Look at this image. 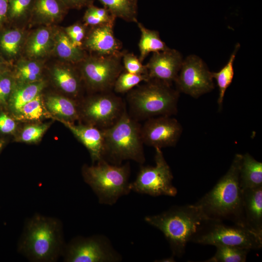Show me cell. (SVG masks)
<instances>
[{
    "label": "cell",
    "instance_id": "obj_42",
    "mask_svg": "<svg viewBox=\"0 0 262 262\" xmlns=\"http://www.w3.org/2000/svg\"><path fill=\"white\" fill-rule=\"evenodd\" d=\"M10 70L9 68V63H5L0 62V74Z\"/></svg>",
    "mask_w": 262,
    "mask_h": 262
},
{
    "label": "cell",
    "instance_id": "obj_2",
    "mask_svg": "<svg viewBox=\"0 0 262 262\" xmlns=\"http://www.w3.org/2000/svg\"><path fill=\"white\" fill-rule=\"evenodd\" d=\"M65 246L60 220L35 214L25 222L17 250L30 261L54 262L62 257Z\"/></svg>",
    "mask_w": 262,
    "mask_h": 262
},
{
    "label": "cell",
    "instance_id": "obj_12",
    "mask_svg": "<svg viewBox=\"0 0 262 262\" xmlns=\"http://www.w3.org/2000/svg\"><path fill=\"white\" fill-rule=\"evenodd\" d=\"M177 90L198 98L214 88L212 72L198 56L191 55L183 60L174 82Z\"/></svg>",
    "mask_w": 262,
    "mask_h": 262
},
{
    "label": "cell",
    "instance_id": "obj_3",
    "mask_svg": "<svg viewBox=\"0 0 262 262\" xmlns=\"http://www.w3.org/2000/svg\"><path fill=\"white\" fill-rule=\"evenodd\" d=\"M144 220L163 232L172 255L177 257L183 256L187 243L210 221L195 204L173 206L161 213L146 216Z\"/></svg>",
    "mask_w": 262,
    "mask_h": 262
},
{
    "label": "cell",
    "instance_id": "obj_17",
    "mask_svg": "<svg viewBox=\"0 0 262 262\" xmlns=\"http://www.w3.org/2000/svg\"><path fill=\"white\" fill-rule=\"evenodd\" d=\"M245 225L262 234V187L242 190Z\"/></svg>",
    "mask_w": 262,
    "mask_h": 262
},
{
    "label": "cell",
    "instance_id": "obj_22",
    "mask_svg": "<svg viewBox=\"0 0 262 262\" xmlns=\"http://www.w3.org/2000/svg\"><path fill=\"white\" fill-rule=\"evenodd\" d=\"M53 49L59 58L70 63H79L86 57L83 49L74 46L64 30L55 33Z\"/></svg>",
    "mask_w": 262,
    "mask_h": 262
},
{
    "label": "cell",
    "instance_id": "obj_37",
    "mask_svg": "<svg viewBox=\"0 0 262 262\" xmlns=\"http://www.w3.org/2000/svg\"><path fill=\"white\" fill-rule=\"evenodd\" d=\"M64 30L74 46L82 48L86 36V28L84 25L76 23L66 27Z\"/></svg>",
    "mask_w": 262,
    "mask_h": 262
},
{
    "label": "cell",
    "instance_id": "obj_5",
    "mask_svg": "<svg viewBox=\"0 0 262 262\" xmlns=\"http://www.w3.org/2000/svg\"><path fill=\"white\" fill-rule=\"evenodd\" d=\"M141 127L126 109L115 124L102 130L104 139L103 158L116 165L129 160L143 164L145 157Z\"/></svg>",
    "mask_w": 262,
    "mask_h": 262
},
{
    "label": "cell",
    "instance_id": "obj_41",
    "mask_svg": "<svg viewBox=\"0 0 262 262\" xmlns=\"http://www.w3.org/2000/svg\"><path fill=\"white\" fill-rule=\"evenodd\" d=\"M9 0H0V28L8 20Z\"/></svg>",
    "mask_w": 262,
    "mask_h": 262
},
{
    "label": "cell",
    "instance_id": "obj_43",
    "mask_svg": "<svg viewBox=\"0 0 262 262\" xmlns=\"http://www.w3.org/2000/svg\"><path fill=\"white\" fill-rule=\"evenodd\" d=\"M156 262H175L174 256L172 255L170 257L165 258L162 260L157 261Z\"/></svg>",
    "mask_w": 262,
    "mask_h": 262
},
{
    "label": "cell",
    "instance_id": "obj_44",
    "mask_svg": "<svg viewBox=\"0 0 262 262\" xmlns=\"http://www.w3.org/2000/svg\"><path fill=\"white\" fill-rule=\"evenodd\" d=\"M6 144V140L4 138H0V153Z\"/></svg>",
    "mask_w": 262,
    "mask_h": 262
},
{
    "label": "cell",
    "instance_id": "obj_6",
    "mask_svg": "<svg viewBox=\"0 0 262 262\" xmlns=\"http://www.w3.org/2000/svg\"><path fill=\"white\" fill-rule=\"evenodd\" d=\"M129 163L123 165L109 163L101 159L95 165L82 169L84 181L90 187L101 204L112 206L131 191Z\"/></svg>",
    "mask_w": 262,
    "mask_h": 262
},
{
    "label": "cell",
    "instance_id": "obj_24",
    "mask_svg": "<svg viewBox=\"0 0 262 262\" xmlns=\"http://www.w3.org/2000/svg\"><path fill=\"white\" fill-rule=\"evenodd\" d=\"M136 23L141 32L138 43L139 59L141 62H143L150 52L163 51L169 48L161 40L157 31L147 29L138 21Z\"/></svg>",
    "mask_w": 262,
    "mask_h": 262
},
{
    "label": "cell",
    "instance_id": "obj_38",
    "mask_svg": "<svg viewBox=\"0 0 262 262\" xmlns=\"http://www.w3.org/2000/svg\"><path fill=\"white\" fill-rule=\"evenodd\" d=\"M5 108H0V133L3 135L14 134L16 129L15 118Z\"/></svg>",
    "mask_w": 262,
    "mask_h": 262
},
{
    "label": "cell",
    "instance_id": "obj_34",
    "mask_svg": "<svg viewBox=\"0 0 262 262\" xmlns=\"http://www.w3.org/2000/svg\"><path fill=\"white\" fill-rule=\"evenodd\" d=\"M14 74L8 70L0 74V107L5 108L16 85Z\"/></svg>",
    "mask_w": 262,
    "mask_h": 262
},
{
    "label": "cell",
    "instance_id": "obj_40",
    "mask_svg": "<svg viewBox=\"0 0 262 262\" xmlns=\"http://www.w3.org/2000/svg\"><path fill=\"white\" fill-rule=\"evenodd\" d=\"M69 9H80L93 4L94 0H61Z\"/></svg>",
    "mask_w": 262,
    "mask_h": 262
},
{
    "label": "cell",
    "instance_id": "obj_23",
    "mask_svg": "<svg viewBox=\"0 0 262 262\" xmlns=\"http://www.w3.org/2000/svg\"><path fill=\"white\" fill-rule=\"evenodd\" d=\"M45 107L53 115L61 119L71 122L79 117L77 105L71 99L58 95L48 96Z\"/></svg>",
    "mask_w": 262,
    "mask_h": 262
},
{
    "label": "cell",
    "instance_id": "obj_26",
    "mask_svg": "<svg viewBox=\"0 0 262 262\" xmlns=\"http://www.w3.org/2000/svg\"><path fill=\"white\" fill-rule=\"evenodd\" d=\"M109 10L113 16L127 22L138 21L137 0H98Z\"/></svg>",
    "mask_w": 262,
    "mask_h": 262
},
{
    "label": "cell",
    "instance_id": "obj_9",
    "mask_svg": "<svg viewBox=\"0 0 262 262\" xmlns=\"http://www.w3.org/2000/svg\"><path fill=\"white\" fill-rule=\"evenodd\" d=\"M155 166H141L130 189L137 193L153 196H174L177 189L172 184L173 174L161 148H156Z\"/></svg>",
    "mask_w": 262,
    "mask_h": 262
},
{
    "label": "cell",
    "instance_id": "obj_14",
    "mask_svg": "<svg viewBox=\"0 0 262 262\" xmlns=\"http://www.w3.org/2000/svg\"><path fill=\"white\" fill-rule=\"evenodd\" d=\"M183 59L180 52L168 49L153 53L146 65L149 80H156L171 85L180 69Z\"/></svg>",
    "mask_w": 262,
    "mask_h": 262
},
{
    "label": "cell",
    "instance_id": "obj_35",
    "mask_svg": "<svg viewBox=\"0 0 262 262\" xmlns=\"http://www.w3.org/2000/svg\"><path fill=\"white\" fill-rule=\"evenodd\" d=\"M49 127L48 124L29 125L25 127L19 135V139L26 143L39 140Z\"/></svg>",
    "mask_w": 262,
    "mask_h": 262
},
{
    "label": "cell",
    "instance_id": "obj_16",
    "mask_svg": "<svg viewBox=\"0 0 262 262\" xmlns=\"http://www.w3.org/2000/svg\"><path fill=\"white\" fill-rule=\"evenodd\" d=\"M60 121L86 147L94 162L103 159L104 139L102 130L89 124L76 125L69 121Z\"/></svg>",
    "mask_w": 262,
    "mask_h": 262
},
{
    "label": "cell",
    "instance_id": "obj_36",
    "mask_svg": "<svg viewBox=\"0 0 262 262\" xmlns=\"http://www.w3.org/2000/svg\"><path fill=\"white\" fill-rule=\"evenodd\" d=\"M122 61L125 71L135 74L148 75L146 65H143L139 58L133 53L123 52Z\"/></svg>",
    "mask_w": 262,
    "mask_h": 262
},
{
    "label": "cell",
    "instance_id": "obj_32",
    "mask_svg": "<svg viewBox=\"0 0 262 262\" xmlns=\"http://www.w3.org/2000/svg\"><path fill=\"white\" fill-rule=\"evenodd\" d=\"M149 80L148 75L135 74L126 71L122 72L116 79L113 90L116 93H128L141 82Z\"/></svg>",
    "mask_w": 262,
    "mask_h": 262
},
{
    "label": "cell",
    "instance_id": "obj_45",
    "mask_svg": "<svg viewBox=\"0 0 262 262\" xmlns=\"http://www.w3.org/2000/svg\"><path fill=\"white\" fill-rule=\"evenodd\" d=\"M0 62L5 63H8L6 60L0 54Z\"/></svg>",
    "mask_w": 262,
    "mask_h": 262
},
{
    "label": "cell",
    "instance_id": "obj_46",
    "mask_svg": "<svg viewBox=\"0 0 262 262\" xmlns=\"http://www.w3.org/2000/svg\"></svg>",
    "mask_w": 262,
    "mask_h": 262
},
{
    "label": "cell",
    "instance_id": "obj_25",
    "mask_svg": "<svg viewBox=\"0 0 262 262\" xmlns=\"http://www.w3.org/2000/svg\"><path fill=\"white\" fill-rule=\"evenodd\" d=\"M52 76L56 85L65 93L73 97L79 94L81 80L72 68L56 66L52 70Z\"/></svg>",
    "mask_w": 262,
    "mask_h": 262
},
{
    "label": "cell",
    "instance_id": "obj_15",
    "mask_svg": "<svg viewBox=\"0 0 262 262\" xmlns=\"http://www.w3.org/2000/svg\"><path fill=\"white\" fill-rule=\"evenodd\" d=\"M114 22L92 27L86 35L83 46L91 51L99 55L120 53L121 44L114 35Z\"/></svg>",
    "mask_w": 262,
    "mask_h": 262
},
{
    "label": "cell",
    "instance_id": "obj_39",
    "mask_svg": "<svg viewBox=\"0 0 262 262\" xmlns=\"http://www.w3.org/2000/svg\"><path fill=\"white\" fill-rule=\"evenodd\" d=\"M83 19L86 25L92 27L106 23L101 19L93 14L88 7L84 14Z\"/></svg>",
    "mask_w": 262,
    "mask_h": 262
},
{
    "label": "cell",
    "instance_id": "obj_10",
    "mask_svg": "<svg viewBox=\"0 0 262 262\" xmlns=\"http://www.w3.org/2000/svg\"><path fill=\"white\" fill-rule=\"evenodd\" d=\"M66 262H119L121 254L103 235L77 236L66 244L62 255Z\"/></svg>",
    "mask_w": 262,
    "mask_h": 262
},
{
    "label": "cell",
    "instance_id": "obj_1",
    "mask_svg": "<svg viewBox=\"0 0 262 262\" xmlns=\"http://www.w3.org/2000/svg\"><path fill=\"white\" fill-rule=\"evenodd\" d=\"M242 154H236L227 173L195 204L210 221L228 220L245 224L239 172ZM248 228V227H247Z\"/></svg>",
    "mask_w": 262,
    "mask_h": 262
},
{
    "label": "cell",
    "instance_id": "obj_19",
    "mask_svg": "<svg viewBox=\"0 0 262 262\" xmlns=\"http://www.w3.org/2000/svg\"><path fill=\"white\" fill-rule=\"evenodd\" d=\"M55 33L50 28L45 27L34 31L26 43V52L29 57L37 59L47 55L53 49Z\"/></svg>",
    "mask_w": 262,
    "mask_h": 262
},
{
    "label": "cell",
    "instance_id": "obj_18",
    "mask_svg": "<svg viewBox=\"0 0 262 262\" xmlns=\"http://www.w3.org/2000/svg\"><path fill=\"white\" fill-rule=\"evenodd\" d=\"M45 86V82L42 80L26 83L16 82L5 109L13 116L22 106L40 94Z\"/></svg>",
    "mask_w": 262,
    "mask_h": 262
},
{
    "label": "cell",
    "instance_id": "obj_21",
    "mask_svg": "<svg viewBox=\"0 0 262 262\" xmlns=\"http://www.w3.org/2000/svg\"><path fill=\"white\" fill-rule=\"evenodd\" d=\"M239 183L242 190L262 187V163L248 153L242 156Z\"/></svg>",
    "mask_w": 262,
    "mask_h": 262
},
{
    "label": "cell",
    "instance_id": "obj_28",
    "mask_svg": "<svg viewBox=\"0 0 262 262\" xmlns=\"http://www.w3.org/2000/svg\"><path fill=\"white\" fill-rule=\"evenodd\" d=\"M239 47V44L236 45L228 63L220 71L217 72H212V77L216 80L219 88L217 103L219 109H222L225 92L231 84L233 78V62Z\"/></svg>",
    "mask_w": 262,
    "mask_h": 262
},
{
    "label": "cell",
    "instance_id": "obj_11",
    "mask_svg": "<svg viewBox=\"0 0 262 262\" xmlns=\"http://www.w3.org/2000/svg\"><path fill=\"white\" fill-rule=\"evenodd\" d=\"M126 109L125 103L121 98L107 91L98 92L88 99L81 113L89 125L103 130L115 124Z\"/></svg>",
    "mask_w": 262,
    "mask_h": 262
},
{
    "label": "cell",
    "instance_id": "obj_7",
    "mask_svg": "<svg viewBox=\"0 0 262 262\" xmlns=\"http://www.w3.org/2000/svg\"><path fill=\"white\" fill-rule=\"evenodd\" d=\"M192 241L205 245L228 246L251 249L262 246V234L246 226H229L221 221H209L193 237Z\"/></svg>",
    "mask_w": 262,
    "mask_h": 262
},
{
    "label": "cell",
    "instance_id": "obj_27",
    "mask_svg": "<svg viewBox=\"0 0 262 262\" xmlns=\"http://www.w3.org/2000/svg\"><path fill=\"white\" fill-rule=\"evenodd\" d=\"M24 33L18 29H9L0 34V50L9 59L19 54L24 41Z\"/></svg>",
    "mask_w": 262,
    "mask_h": 262
},
{
    "label": "cell",
    "instance_id": "obj_30",
    "mask_svg": "<svg viewBox=\"0 0 262 262\" xmlns=\"http://www.w3.org/2000/svg\"><path fill=\"white\" fill-rule=\"evenodd\" d=\"M47 115V110L41 94L27 102L13 116L15 119L36 121Z\"/></svg>",
    "mask_w": 262,
    "mask_h": 262
},
{
    "label": "cell",
    "instance_id": "obj_29",
    "mask_svg": "<svg viewBox=\"0 0 262 262\" xmlns=\"http://www.w3.org/2000/svg\"><path fill=\"white\" fill-rule=\"evenodd\" d=\"M42 66L38 62L33 60H21L18 62L13 74L16 82L30 83L41 80Z\"/></svg>",
    "mask_w": 262,
    "mask_h": 262
},
{
    "label": "cell",
    "instance_id": "obj_31",
    "mask_svg": "<svg viewBox=\"0 0 262 262\" xmlns=\"http://www.w3.org/2000/svg\"><path fill=\"white\" fill-rule=\"evenodd\" d=\"M216 251L213 256L205 261L206 262H245L250 250L245 248L216 246Z\"/></svg>",
    "mask_w": 262,
    "mask_h": 262
},
{
    "label": "cell",
    "instance_id": "obj_8",
    "mask_svg": "<svg viewBox=\"0 0 262 262\" xmlns=\"http://www.w3.org/2000/svg\"><path fill=\"white\" fill-rule=\"evenodd\" d=\"M123 53L86 56L79 63L81 77L91 90L97 93L112 91L124 69Z\"/></svg>",
    "mask_w": 262,
    "mask_h": 262
},
{
    "label": "cell",
    "instance_id": "obj_4",
    "mask_svg": "<svg viewBox=\"0 0 262 262\" xmlns=\"http://www.w3.org/2000/svg\"><path fill=\"white\" fill-rule=\"evenodd\" d=\"M179 92L171 85L149 80L127 93L129 115L137 121L177 113Z\"/></svg>",
    "mask_w": 262,
    "mask_h": 262
},
{
    "label": "cell",
    "instance_id": "obj_33",
    "mask_svg": "<svg viewBox=\"0 0 262 262\" xmlns=\"http://www.w3.org/2000/svg\"><path fill=\"white\" fill-rule=\"evenodd\" d=\"M34 0H9L8 19L16 20L31 15Z\"/></svg>",
    "mask_w": 262,
    "mask_h": 262
},
{
    "label": "cell",
    "instance_id": "obj_20",
    "mask_svg": "<svg viewBox=\"0 0 262 262\" xmlns=\"http://www.w3.org/2000/svg\"><path fill=\"white\" fill-rule=\"evenodd\" d=\"M68 9L61 0H34L31 15L40 23L50 24L62 19Z\"/></svg>",
    "mask_w": 262,
    "mask_h": 262
},
{
    "label": "cell",
    "instance_id": "obj_13",
    "mask_svg": "<svg viewBox=\"0 0 262 262\" xmlns=\"http://www.w3.org/2000/svg\"><path fill=\"white\" fill-rule=\"evenodd\" d=\"M179 122L171 116H159L146 120L141 127L144 144L155 148L174 147L181 134Z\"/></svg>",
    "mask_w": 262,
    "mask_h": 262
}]
</instances>
